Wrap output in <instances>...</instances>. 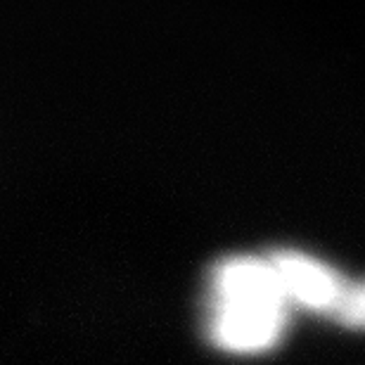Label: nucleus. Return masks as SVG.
I'll use <instances>...</instances> for the list:
<instances>
[{
	"label": "nucleus",
	"mask_w": 365,
	"mask_h": 365,
	"mask_svg": "<svg viewBox=\"0 0 365 365\" xmlns=\"http://www.w3.org/2000/svg\"><path fill=\"white\" fill-rule=\"evenodd\" d=\"M287 302H209V339L232 354H259L282 339Z\"/></svg>",
	"instance_id": "f257e3e1"
},
{
	"label": "nucleus",
	"mask_w": 365,
	"mask_h": 365,
	"mask_svg": "<svg viewBox=\"0 0 365 365\" xmlns=\"http://www.w3.org/2000/svg\"><path fill=\"white\" fill-rule=\"evenodd\" d=\"M266 259L273 266L289 306L299 304L309 311L334 316L349 287L334 268L294 250H275Z\"/></svg>",
	"instance_id": "f03ea898"
},
{
	"label": "nucleus",
	"mask_w": 365,
	"mask_h": 365,
	"mask_svg": "<svg viewBox=\"0 0 365 365\" xmlns=\"http://www.w3.org/2000/svg\"><path fill=\"white\" fill-rule=\"evenodd\" d=\"M209 302H287V299L266 257H228L218 261L211 271Z\"/></svg>",
	"instance_id": "7ed1b4c3"
},
{
	"label": "nucleus",
	"mask_w": 365,
	"mask_h": 365,
	"mask_svg": "<svg viewBox=\"0 0 365 365\" xmlns=\"http://www.w3.org/2000/svg\"><path fill=\"white\" fill-rule=\"evenodd\" d=\"M334 318L346 327L365 330V282L349 284L337 311H334Z\"/></svg>",
	"instance_id": "20e7f679"
}]
</instances>
